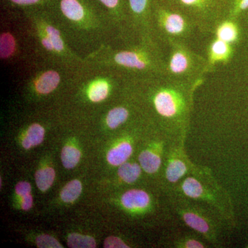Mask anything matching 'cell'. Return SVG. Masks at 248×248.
<instances>
[{"mask_svg":"<svg viewBox=\"0 0 248 248\" xmlns=\"http://www.w3.org/2000/svg\"><path fill=\"white\" fill-rule=\"evenodd\" d=\"M203 80L165 76L128 79L126 89L138 104L146 105L169 134L185 136L190 125L194 94Z\"/></svg>","mask_w":248,"mask_h":248,"instance_id":"cell-1","label":"cell"},{"mask_svg":"<svg viewBox=\"0 0 248 248\" xmlns=\"http://www.w3.org/2000/svg\"><path fill=\"white\" fill-rule=\"evenodd\" d=\"M49 10L84 58L103 45L120 41L110 16L97 0H52Z\"/></svg>","mask_w":248,"mask_h":248,"instance_id":"cell-2","label":"cell"},{"mask_svg":"<svg viewBox=\"0 0 248 248\" xmlns=\"http://www.w3.org/2000/svg\"><path fill=\"white\" fill-rule=\"evenodd\" d=\"M85 64L109 68L128 79L164 76L166 53L154 39L117 41L86 55Z\"/></svg>","mask_w":248,"mask_h":248,"instance_id":"cell-3","label":"cell"},{"mask_svg":"<svg viewBox=\"0 0 248 248\" xmlns=\"http://www.w3.org/2000/svg\"><path fill=\"white\" fill-rule=\"evenodd\" d=\"M22 14L33 40L35 53L43 63L73 71H79L84 66V57L72 46L50 10H26Z\"/></svg>","mask_w":248,"mask_h":248,"instance_id":"cell-4","label":"cell"},{"mask_svg":"<svg viewBox=\"0 0 248 248\" xmlns=\"http://www.w3.org/2000/svg\"><path fill=\"white\" fill-rule=\"evenodd\" d=\"M151 22L153 37L163 47L173 42L187 43L197 31L190 17L157 0H152Z\"/></svg>","mask_w":248,"mask_h":248,"instance_id":"cell-5","label":"cell"},{"mask_svg":"<svg viewBox=\"0 0 248 248\" xmlns=\"http://www.w3.org/2000/svg\"><path fill=\"white\" fill-rule=\"evenodd\" d=\"M186 176L176 187V190L192 202H202L215 208L221 215L233 219L232 206L228 195L219 190L216 183L210 182L202 171L196 169L195 172Z\"/></svg>","mask_w":248,"mask_h":248,"instance_id":"cell-6","label":"cell"},{"mask_svg":"<svg viewBox=\"0 0 248 248\" xmlns=\"http://www.w3.org/2000/svg\"><path fill=\"white\" fill-rule=\"evenodd\" d=\"M165 76L183 80L203 79L208 74L205 57L196 53L186 42H173L168 45Z\"/></svg>","mask_w":248,"mask_h":248,"instance_id":"cell-7","label":"cell"},{"mask_svg":"<svg viewBox=\"0 0 248 248\" xmlns=\"http://www.w3.org/2000/svg\"><path fill=\"white\" fill-rule=\"evenodd\" d=\"M181 11L195 24L203 35L213 33L220 19L224 17L226 0H157Z\"/></svg>","mask_w":248,"mask_h":248,"instance_id":"cell-8","label":"cell"},{"mask_svg":"<svg viewBox=\"0 0 248 248\" xmlns=\"http://www.w3.org/2000/svg\"><path fill=\"white\" fill-rule=\"evenodd\" d=\"M78 71L56 65L42 63V68L27 79V87L35 95H50L62 87H71Z\"/></svg>","mask_w":248,"mask_h":248,"instance_id":"cell-9","label":"cell"},{"mask_svg":"<svg viewBox=\"0 0 248 248\" xmlns=\"http://www.w3.org/2000/svg\"><path fill=\"white\" fill-rule=\"evenodd\" d=\"M177 205V212L184 223L210 242H215L218 231L215 220L201 207L191 204L187 200Z\"/></svg>","mask_w":248,"mask_h":248,"instance_id":"cell-10","label":"cell"},{"mask_svg":"<svg viewBox=\"0 0 248 248\" xmlns=\"http://www.w3.org/2000/svg\"><path fill=\"white\" fill-rule=\"evenodd\" d=\"M151 4L152 0H128L130 29L135 40H155L151 29Z\"/></svg>","mask_w":248,"mask_h":248,"instance_id":"cell-11","label":"cell"},{"mask_svg":"<svg viewBox=\"0 0 248 248\" xmlns=\"http://www.w3.org/2000/svg\"><path fill=\"white\" fill-rule=\"evenodd\" d=\"M109 14L118 32L120 41L135 40L132 35L128 0H97Z\"/></svg>","mask_w":248,"mask_h":248,"instance_id":"cell-12","label":"cell"},{"mask_svg":"<svg viewBox=\"0 0 248 248\" xmlns=\"http://www.w3.org/2000/svg\"><path fill=\"white\" fill-rule=\"evenodd\" d=\"M192 168L193 166L186 156L184 149L180 146L176 147L169 153L165 168V179L169 186H177L191 171L195 169Z\"/></svg>","mask_w":248,"mask_h":248,"instance_id":"cell-13","label":"cell"},{"mask_svg":"<svg viewBox=\"0 0 248 248\" xmlns=\"http://www.w3.org/2000/svg\"><path fill=\"white\" fill-rule=\"evenodd\" d=\"M235 46L213 37L206 49L208 73H213L217 65L229 63L234 56Z\"/></svg>","mask_w":248,"mask_h":248,"instance_id":"cell-14","label":"cell"},{"mask_svg":"<svg viewBox=\"0 0 248 248\" xmlns=\"http://www.w3.org/2000/svg\"><path fill=\"white\" fill-rule=\"evenodd\" d=\"M212 35L218 40L236 46L241 38V29L239 19L223 17L215 26Z\"/></svg>","mask_w":248,"mask_h":248,"instance_id":"cell-15","label":"cell"},{"mask_svg":"<svg viewBox=\"0 0 248 248\" xmlns=\"http://www.w3.org/2000/svg\"><path fill=\"white\" fill-rule=\"evenodd\" d=\"M19 37L14 31L4 29L0 34V58L4 62L14 61L20 56L22 46Z\"/></svg>","mask_w":248,"mask_h":248,"instance_id":"cell-16","label":"cell"},{"mask_svg":"<svg viewBox=\"0 0 248 248\" xmlns=\"http://www.w3.org/2000/svg\"><path fill=\"white\" fill-rule=\"evenodd\" d=\"M163 148V145L159 144L155 150H145L140 153L139 161L145 172L155 174L159 170L162 165Z\"/></svg>","mask_w":248,"mask_h":248,"instance_id":"cell-17","label":"cell"},{"mask_svg":"<svg viewBox=\"0 0 248 248\" xmlns=\"http://www.w3.org/2000/svg\"><path fill=\"white\" fill-rule=\"evenodd\" d=\"M121 202L124 208L129 210H141L149 206L151 199L146 191L134 189L125 192Z\"/></svg>","mask_w":248,"mask_h":248,"instance_id":"cell-18","label":"cell"},{"mask_svg":"<svg viewBox=\"0 0 248 248\" xmlns=\"http://www.w3.org/2000/svg\"><path fill=\"white\" fill-rule=\"evenodd\" d=\"M132 115L130 107L122 104L111 108L106 116L105 122L109 128L114 130L124 125L130 120Z\"/></svg>","mask_w":248,"mask_h":248,"instance_id":"cell-19","label":"cell"},{"mask_svg":"<svg viewBox=\"0 0 248 248\" xmlns=\"http://www.w3.org/2000/svg\"><path fill=\"white\" fill-rule=\"evenodd\" d=\"M133 148L129 141L121 142L120 144L108 152L107 155V160L109 164L112 166H119L126 162L132 154Z\"/></svg>","mask_w":248,"mask_h":248,"instance_id":"cell-20","label":"cell"},{"mask_svg":"<svg viewBox=\"0 0 248 248\" xmlns=\"http://www.w3.org/2000/svg\"><path fill=\"white\" fill-rule=\"evenodd\" d=\"M52 0H1L9 9L22 11L30 9H50Z\"/></svg>","mask_w":248,"mask_h":248,"instance_id":"cell-21","label":"cell"},{"mask_svg":"<svg viewBox=\"0 0 248 248\" xmlns=\"http://www.w3.org/2000/svg\"><path fill=\"white\" fill-rule=\"evenodd\" d=\"M45 130L40 124H31L27 129L26 136L23 139L22 146L25 149L31 147L37 146L43 141L45 138Z\"/></svg>","mask_w":248,"mask_h":248,"instance_id":"cell-22","label":"cell"},{"mask_svg":"<svg viewBox=\"0 0 248 248\" xmlns=\"http://www.w3.org/2000/svg\"><path fill=\"white\" fill-rule=\"evenodd\" d=\"M248 13V0H227L224 17L239 20Z\"/></svg>","mask_w":248,"mask_h":248,"instance_id":"cell-23","label":"cell"},{"mask_svg":"<svg viewBox=\"0 0 248 248\" xmlns=\"http://www.w3.org/2000/svg\"><path fill=\"white\" fill-rule=\"evenodd\" d=\"M141 166L137 163H124L119 168V177L126 184H133L141 175Z\"/></svg>","mask_w":248,"mask_h":248,"instance_id":"cell-24","label":"cell"},{"mask_svg":"<svg viewBox=\"0 0 248 248\" xmlns=\"http://www.w3.org/2000/svg\"><path fill=\"white\" fill-rule=\"evenodd\" d=\"M35 182L41 191H46L53 185L55 172L52 168L38 170L35 173Z\"/></svg>","mask_w":248,"mask_h":248,"instance_id":"cell-25","label":"cell"},{"mask_svg":"<svg viewBox=\"0 0 248 248\" xmlns=\"http://www.w3.org/2000/svg\"><path fill=\"white\" fill-rule=\"evenodd\" d=\"M62 164L67 169L76 167L81 158L79 150L73 146H65L62 151Z\"/></svg>","mask_w":248,"mask_h":248,"instance_id":"cell-26","label":"cell"},{"mask_svg":"<svg viewBox=\"0 0 248 248\" xmlns=\"http://www.w3.org/2000/svg\"><path fill=\"white\" fill-rule=\"evenodd\" d=\"M81 190H82V186L79 181H71L68 183L62 190V200L66 203L75 202L81 195Z\"/></svg>","mask_w":248,"mask_h":248,"instance_id":"cell-27","label":"cell"},{"mask_svg":"<svg viewBox=\"0 0 248 248\" xmlns=\"http://www.w3.org/2000/svg\"><path fill=\"white\" fill-rule=\"evenodd\" d=\"M68 247L73 248H94L96 247L95 240L87 235L73 233L68 236L67 241Z\"/></svg>","mask_w":248,"mask_h":248,"instance_id":"cell-28","label":"cell"},{"mask_svg":"<svg viewBox=\"0 0 248 248\" xmlns=\"http://www.w3.org/2000/svg\"><path fill=\"white\" fill-rule=\"evenodd\" d=\"M36 244L37 247L42 248H62V245L53 236L49 235H41L37 238Z\"/></svg>","mask_w":248,"mask_h":248,"instance_id":"cell-29","label":"cell"},{"mask_svg":"<svg viewBox=\"0 0 248 248\" xmlns=\"http://www.w3.org/2000/svg\"><path fill=\"white\" fill-rule=\"evenodd\" d=\"M179 247L184 248H203L205 245L200 239L195 237L184 238L178 244Z\"/></svg>","mask_w":248,"mask_h":248,"instance_id":"cell-30","label":"cell"},{"mask_svg":"<svg viewBox=\"0 0 248 248\" xmlns=\"http://www.w3.org/2000/svg\"><path fill=\"white\" fill-rule=\"evenodd\" d=\"M106 248H128L129 246L124 242L120 238L116 236H109L104 241Z\"/></svg>","mask_w":248,"mask_h":248,"instance_id":"cell-31","label":"cell"},{"mask_svg":"<svg viewBox=\"0 0 248 248\" xmlns=\"http://www.w3.org/2000/svg\"><path fill=\"white\" fill-rule=\"evenodd\" d=\"M31 191V186L29 183L22 182L18 183L16 187V192L17 195L25 196L30 194Z\"/></svg>","mask_w":248,"mask_h":248,"instance_id":"cell-32","label":"cell"},{"mask_svg":"<svg viewBox=\"0 0 248 248\" xmlns=\"http://www.w3.org/2000/svg\"><path fill=\"white\" fill-rule=\"evenodd\" d=\"M32 197L30 194L22 197V208L24 210H29L32 206Z\"/></svg>","mask_w":248,"mask_h":248,"instance_id":"cell-33","label":"cell"},{"mask_svg":"<svg viewBox=\"0 0 248 248\" xmlns=\"http://www.w3.org/2000/svg\"><path fill=\"white\" fill-rule=\"evenodd\" d=\"M246 16H248V13L246 15Z\"/></svg>","mask_w":248,"mask_h":248,"instance_id":"cell-34","label":"cell"},{"mask_svg":"<svg viewBox=\"0 0 248 248\" xmlns=\"http://www.w3.org/2000/svg\"><path fill=\"white\" fill-rule=\"evenodd\" d=\"M226 1H227V0H226Z\"/></svg>","mask_w":248,"mask_h":248,"instance_id":"cell-35","label":"cell"},{"mask_svg":"<svg viewBox=\"0 0 248 248\" xmlns=\"http://www.w3.org/2000/svg\"><path fill=\"white\" fill-rule=\"evenodd\" d=\"M247 247L248 248V246H247Z\"/></svg>","mask_w":248,"mask_h":248,"instance_id":"cell-36","label":"cell"}]
</instances>
